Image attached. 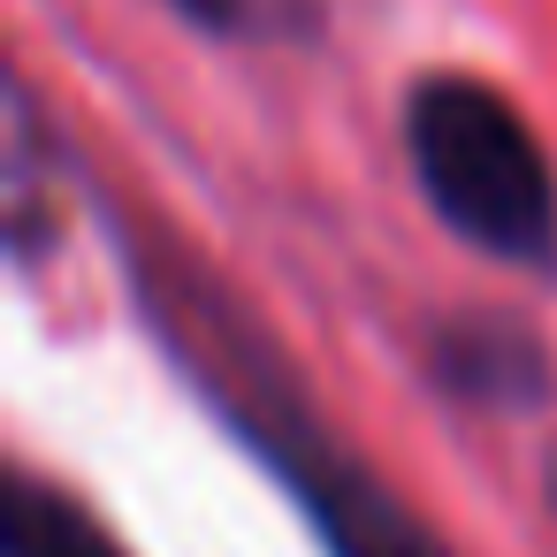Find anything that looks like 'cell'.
Segmentation results:
<instances>
[{
	"mask_svg": "<svg viewBox=\"0 0 557 557\" xmlns=\"http://www.w3.org/2000/svg\"><path fill=\"white\" fill-rule=\"evenodd\" d=\"M169 321H176V344L199 359L207 389L230 405L237 435H252V450H260V458L290 481V496L313 511L329 557H443V542L420 534V527L405 519V504H397L374 473H359V466L321 435L313 412H298V405L283 397V382H275V367L252 351V336H230V329L207 336V321H199V306H191L184 290L169 298Z\"/></svg>",
	"mask_w": 557,
	"mask_h": 557,
	"instance_id": "obj_2",
	"label": "cell"
},
{
	"mask_svg": "<svg viewBox=\"0 0 557 557\" xmlns=\"http://www.w3.org/2000/svg\"><path fill=\"white\" fill-rule=\"evenodd\" d=\"M176 9L207 32H290L298 24V0H176Z\"/></svg>",
	"mask_w": 557,
	"mask_h": 557,
	"instance_id": "obj_4",
	"label": "cell"
},
{
	"mask_svg": "<svg viewBox=\"0 0 557 557\" xmlns=\"http://www.w3.org/2000/svg\"><path fill=\"white\" fill-rule=\"evenodd\" d=\"M405 153L428 207L466 245L519 268L557 260V176L504 92L481 77H428L405 100Z\"/></svg>",
	"mask_w": 557,
	"mask_h": 557,
	"instance_id": "obj_1",
	"label": "cell"
},
{
	"mask_svg": "<svg viewBox=\"0 0 557 557\" xmlns=\"http://www.w3.org/2000/svg\"><path fill=\"white\" fill-rule=\"evenodd\" d=\"M0 557H131L77 496L47 488L39 473L9 481V504H0Z\"/></svg>",
	"mask_w": 557,
	"mask_h": 557,
	"instance_id": "obj_3",
	"label": "cell"
}]
</instances>
